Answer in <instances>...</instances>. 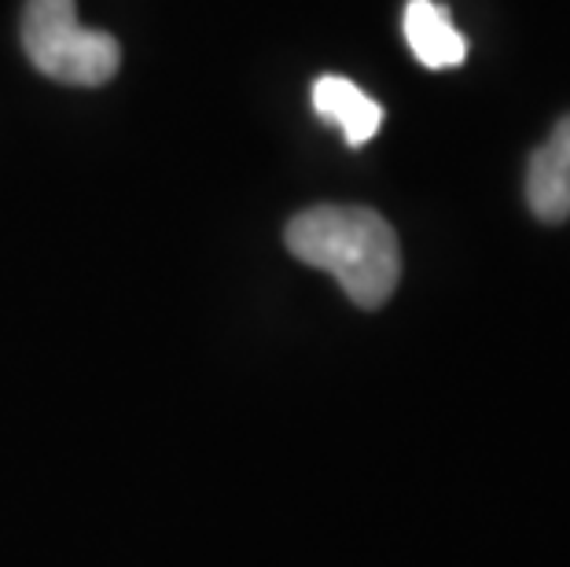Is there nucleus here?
I'll use <instances>...</instances> for the list:
<instances>
[{"label": "nucleus", "mask_w": 570, "mask_h": 567, "mask_svg": "<svg viewBox=\"0 0 570 567\" xmlns=\"http://www.w3.org/2000/svg\"><path fill=\"white\" fill-rule=\"evenodd\" d=\"M22 48L45 78L67 86H104L122 63V48L111 33L81 27L75 0H27Z\"/></svg>", "instance_id": "nucleus-2"}, {"label": "nucleus", "mask_w": 570, "mask_h": 567, "mask_svg": "<svg viewBox=\"0 0 570 567\" xmlns=\"http://www.w3.org/2000/svg\"><path fill=\"white\" fill-rule=\"evenodd\" d=\"M313 107H317L321 118L343 129L350 148L368 144L383 126V107L375 104L368 92H361L354 81L335 78V75L313 81Z\"/></svg>", "instance_id": "nucleus-5"}, {"label": "nucleus", "mask_w": 570, "mask_h": 567, "mask_svg": "<svg viewBox=\"0 0 570 567\" xmlns=\"http://www.w3.org/2000/svg\"><path fill=\"white\" fill-rule=\"evenodd\" d=\"M527 207L544 225H560L570 218V115H563L552 137L530 155Z\"/></svg>", "instance_id": "nucleus-3"}, {"label": "nucleus", "mask_w": 570, "mask_h": 567, "mask_svg": "<svg viewBox=\"0 0 570 567\" xmlns=\"http://www.w3.org/2000/svg\"><path fill=\"white\" fill-rule=\"evenodd\" d=\"M405 41L412 48V56L423 67L445 70L460 67L468 59V41L464 33L453 27L449 8L434 4V0H409L405 8Z\"/></svg>", "instance_id": "nucleus-4"}, {"label": "nucleus", "mask_w": 570, "mask_h": 567, "mask_svg": "<svg viewBox=\"0 0 570 567\" xmlns=\"http://www.w3.org/2000/svg\"><path fill=\"white\" fill-rule=\"evenodd\" d=\"M284 239L298 262L332 273L361 310H380L402 281V247L394 228L368 207H309L291 218Z\"/></svg>", "instance_id": "nucleus-1"}]
</instances>
